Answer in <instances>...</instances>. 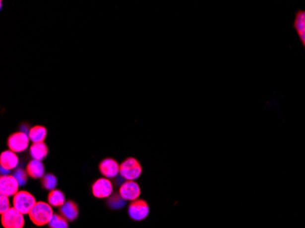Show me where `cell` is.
<instances>
[{
    "mask_svg": "<svg viewBox=\"0 0 305 228\" xmlns=\"http://www.w3.org/2000/svg\"><path fill=\"white\" fill-rule=\"evenodd\" d=\"M29 216L30 220L34 225L38 227H42L50 224L54 214L52 211V205L49 203L37 202L34 207L29 212Z\"/></svg>",
    "mask_w": 305,
    "mask_h": 228,
    "instance_id": "cell-1",
    "label": "cell"
},
{
    "mask_svg": "<svg viewBox=\"0 0 305 228\" xmlns=\"http://www.w3.org/2000/svg\"><path fill=\"white\" fill-rule=\"evenodd\" d=\"M36 204L34 195L27 191H18L13 196V207L22 215H29Z\"/></svg>",
    "mask_w": 305,
    "mask_h": 228,
    "instance_id": "cell-2",
    "label": "cell"
},
{
    "mask_svg": "<svg viewBox=\"0 0 305 228\" xmlns=\"http://www.w3.org/2000/svg\"><path fill=\"white\" fill-rule=\"evenodd\" d=\"M143 168L137 160L129 157L120 165V174L126 181H134L141 176Z\"/></svg>",
    "mask_w": 305,
    "mask_h": 228,
    "instance_id": "cell-3",
    "label": "cell"
},
{
    "mask_svg": "<svg viewBox=\"0 0 305 228\" xmlns=\"http://www.w3.org/2000/svg\"><path fill=\"white\" fill-rule=\"evenodd\" d=\"M1 224L4 228H23L25 225L24 215L16 208L11 207L1 215Z\"/></svg>",
    "mask_w": 305,
    "mask_h": 228,
    "instance_id": "cell-4",
    "label": "cell"
},
{
    "mask_svg": "<svg viewBox=\"0 0 305 228\" xmlns=\"http://www.w3.org/2000/svg\"><path fill=\"white\" fill-rule=\"evenodd\" d=\"M29 141L30 139L28 133L18 131L8 137L7 146L14 153H22L29 147Z\"/></svg>",
    "mask_w": 305,
    "mask_h": 228,
    "instance_id": "cell-5",
    "label": "cell"
},
{
    "mask_svg": "<svg viewBox=\"0 0 305 228\" xmlns=\"http://www.w3.org/2000/svg\"><path fill=\"white\" fill-rule=\"evenodd\" d=\"M149 205L146 201L137 199L132 201L128 207L129 217L134 221H143L149 215Z\"/></svg>",
    "mask_w": 305,
    "mask_h": 228,
    "instance_id": "cell-6",
    "label": "cell"
},
{
    "mask_svg": "<svg viewBox=\"0 0 305 228\" xmlns=\"http://www.w3.org/2000/svg\"><path fill=\"white\" fill-rule=\"evenodd\" d=\"M113 183L107 178H100L93 182L92 194L96 198H108L113 194Z\"/></svg>",
    "mask_w": 305,
    "mask_h": 228,
    "instance_id": "cell-7",
    "label": "cell"
},
{
    "mask_svg": "<svg viewBox=\"0 0 305 228\" xmlns=\"http://www.w3.org/2000/svg\"><path fill=\"white\" fill-rule=\"evenodd\" d=\"M119 194L125 201H135L138 199L141 194V189L137 182L134 181H126L123 182L119 190Z\"/></svg>",
    "mask_w": 305,
    "mask_h": 228,
    "instance_id": "cell-8",
    "label": "cell"
},
{
    "mask_svg": "<svg viewBox=\"0 0 305 228\" xmlns=\"http://www.w3.org/2000/svg\"><path fill=\"white\" fill-rule=\"evenodd\" d=\"M19 183L14 175H1L0 178V192L6 196H14L18 192Z\"/></svg>",
    "mask_w": 305,
    "mask_h": 228,
    "instance_id": "cell-9",
    "label": "cell"
},
{
    "mask_svg": "<svg viewBox=\"0 0 305 228\" xmlns=\"http://www.w3.org/2000/svg\"><path fill=\"white\" fill-rule=\"evenodd\" d=\"M99 170L106 178H115L120 173V166L116 160L106 158L100 163Z\"/></svg>",
    "mask_w": 305,
    "mask_h": 228,
    "instance_id": "cell-10",
    "label": "cell"
},
{
    "mask_svg": "<svg viewBox=\"0 0 305 228\" xmlns=\"http://www.w3.org/2000/svg\"><path fill=\"white\" fill-rule=\"evenodd\" d=\"M19 160L17 154L10 150L5 151L0 156V166L1 168H4L7 171H11L18 166Z\"/></svg>",
    "mask_w": 305,
    "mask_h": 228,
    "instance_id": "cell-11",
    "label": "cell"
},
{
    "mask_svg": "<svg viewBox=\"0 0 305 228\" xmlns=\"http://www.w3.org/2000/svg\"><path fill=\"white\" fill-rule=\"evenodd\" d=\"M60 213L68 221L73 222L79 217V207L75 202L69 200L66 201V203L61 207H60Z\"/></svg>",
    "mask_w": 305,
    "mask_h": 228,
    "instance_id": "cell-12",
    "label": "cell"
},
{
    "mask_svg": "<svg viewBox=\"0 0 305 228\" xmlns=\"http://www.w3.org/2000/svg\"><path fill=\"white\" fill-rule=\"evenodd\" d=\"M27 172L33 179H40L44 176L45 167L41 161L33 159L27 166Z\"/></svg>",
    "mask_w": 305,
    "mask_h": 228,
    "instance_id": "cell-13",
    "label": "cell"
},
{
    "mask_svg": "<svg viewBox=\"0 0 305 228\" xmlns=\"http://www.w3.org/2000/svg\"><path fill=\"white\" fill-rule=\"evenodd\" d=\"M48 154H49V148L44 142L33 143L30 146V154L33 159L42 161L46 158Z\"/></svg>",
    "mask_w": 305,
    "mask_h": 228,
    "instance_id": "cell-14",
    "label": "cell"
},
{
    "mask_svg": "<svg viewBox=\"0 0 305 228\" xmlns=\"http://www.w3.org/2000/svg\"><path fill=\"white\" fill-rule=\"evenodd\" d=\"M48 131L44 126L37 125L29 131V139L33 143H42L46 139Z\"/></svg>",
    "mask_w": 305,
    "mask_h": 228,
    "instance_id": "cell-15",
    "label": "cell"
},
{
    "mask_svg": "<svg viewBox=\"0 0 305 228\" xmlns=\"http://www.w3.org/2000/svg\"><path fill=\"white\" fill-rule=\"evenodd\" d=\"M48 203L53 207H61L66 203L65 194L62 191L54 189L48 195Z\"/></svg>",
    "mask_w": 305,
    "mask_h": 228,
    "instance_id": "cell-16",
    "label": "cell"
},
{
    "mask_svg": "<svg viewBox=\"0 0 305 228\" xmlns=\"http://www.w3.org/2000/svg\"><path fill=\"white\" fill-rule=\"evenodd\" d=\"M50 228H68V220L60 214H54L52 221L49 224Z\"/></svg>",
    "mask_w": 305,
    "mask_h": 228,
    "instance_id": "cell-17",
    "label": "cell"
},
{
    "mask_svg": "<svg viewBox=\"0 0 305 228\" xmlns=\"http://www.w3.org/2000/svg\"><path fill=\"white\" fill-rule=\"evenodd\" d=\"M58 183V180H57V177L55 175H53L52 173H48L45 174L44 176L41 178V184L43 186V188L46 189V190H54L56 185Z\"/></svg>",
    "mask_w": 305,
    "mask_h": 228,
    "instance_id": "cell-18",
    "label": "cell"
},
{
    "mask_svg": "<svg viewBox=\"0 0 305 228\" xmlns=\"http://www.w3.org/2000/svg\"><path fill=\"white\" fill-rule=\"evenodd\" d=\"M13 175L17 179V182H18L20 186H24V185L27 183V181H28V175H29L27 171H24L23 169L19 168V169H17V170L15 171Z\"/></svg>",
    "mask_w": 305,
    "mask_h": 228,
    "instance_id": "cell-19",
    "label": "cell"
},
{
    "mask_svg": "<svg viewBox=\"0 0 305 228\" xmlns=\"http://www.w3.org/2000/svg\"><path fill=\"white\" fill-rule=\"evenodd\" d=\"M124 203L125 200L122 199L120 194H114L113 197L110 199V205L113 208H120L124 205Z\"/></svg>",
    "mask_w": 305,
    "mask_h": 228,
    "instance_id": "cell-20",
    "label": "cell"
},
{
    "mask_svg": "<svg viewBox=\"0 0 305 228\" xmlns=\"http://www.w3.org/2000/svg\"><path fill=\"white\" fill-rule=\"evenodd\" d=\"M10 207V203H9V199H8V196L6 195H3L1 194L0 195V214H4L5 212L7 211Z\"/></svg>",
    "mask_w": 305,
    "mask_h": 228,
    "instance_id": "cell-21",
    "label": "cell"
},
{
    "mask_svg": "<svg viewBox=\"0 0 305 228\" xmlns=\"http://www.w3.org/2000/svg\"><path fill=\"white\" fill-rule=\"evenodd\" d=\"M298 36H299L300 40L302 41L303 45L305 46V29H303L301 32H299Z\"/></svg>",
    "mask_w": 305,
    "mask_h": 228,
    "instance_id": "cell-22",
    "label": "cell"
}]
</instances>
